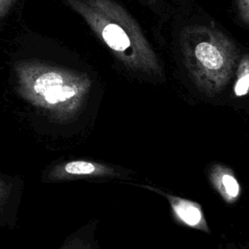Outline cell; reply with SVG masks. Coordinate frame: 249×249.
<instances>
[{
    "label": "cell",
    "mask_w": 249,
    "mask_h": 249,
    "mask_svg": "<svg viewBox=\"0 0 249 249\" xmlns=\"http://www.w3.org/2000/svg\"><path fill=\"white\" fill-rule=\"evenodd\" d=\"M19 96L56 123H70L84 109L92 87L83 72L36 59L14 66Z\"/></svg>",
    "instance_id": "6da1fadb"
},
{
    "label": "cell",
    "mask_w": 249,
    "mask_h": 249,
    "mask_svg": "<svg viewBox=\"0 0 249 249\" xmlns=\"http://www.w3.org/2000/svg\"><path fill=\"white\" fill-rule=\"evenodd\" d=\"M18 194V182L0 174V222H4V225L12 222V206Z\"/></svg>",
    "instance_id": "52a82bcc"
},
{
    "label": "cell",
    "mask_w": 249,
    "mask_h": 249,
    "mask_svg": "<svg viewBox=\"0 0 249 249\" xmlns=\"http://www.w3.org/2000/svg\"><path fill=\"white\" fill-rule=\"evenodd\" d=\"M210 185L228 204L235 203L242 195V188L233 170L228 165L215 162L207 167Z\"/></svg>",
    "instance_id": "8992f818"
},
{
    "label": "cell",
    "mask_w": 249,
    "mask_h": 249,
    "mask_svg": "<svg viewBox=\"0 0 249 249\" xmlns=\"http://www.w3.org/2000/svg\"><path fill=\"white\" fill-rule=\"evenodd\" d=\"M180 43L185 66L196 87L208 96L219 93L230 82L237 61L234 43L208 25L185 27Z\"/></svg>",
    "instance_id": "3957f363"
},
{
    "label": "cell",
    "mask_w": 249,
    "mask_h": 249,
    "mask_svg": "<svg viewBox=\"0 0 249 249\" xmlns=\"http://www.w3.org/2000/svg\"><path fill=\"white\" fill-rule=\"evenodd\" d=\"M236 9L239 18L249 25V0H236Z\"/></svg>",
    "instance_id": "30bf717a"
},
{
    "label": "cell",
    "mask_w": 249,
    "mask_h": 249,
    "mask_svg": "<svg viewBox=\"0 0 249 249\" xmlns=\"http://www.w3.org/2000/svg\"><path fill=\"white\" fill-rule=\"evenodd\" d=\"M141 187L164 196L169 203L172 216L179 224L206 233L211 232L202 207L197 202L167 194L158 188H154L148 185H141Z\"/></svg>",
    "instance_id": "5b68a950"
},
{
    "label": "cell",
    "mask_w": 249,
    "mask_h": 249,
    "mask_svg": "<svg viewBox=\"0 0 249 249\" xmlns=\"http://www.w3.org/2000/svg\"><path fill=\"white\" fill-rule=\"evenodd\" d=\"M127 177V171L124 168L87 160H73L69 161H62L49 168L45 174V179L52 182L79 178Z\"/></svg>",
    "instance_id": "277c9868"
},
{
    "label": "cell",
    "mask_w": 249,
    "mask_h": 249,
    "mask_svg": "<svg viewBox=\"0 0 249 249\" xmlns=\"http://www.w3.org/2000/svg\"><path fill=\"white\" fill-rule=\"evenodd\" d=\"M14 3L15 0H0V18H3L7 16Z\"/></svg>",
    "instance_id": "8fae6325"
},
{
    "label": "cell",
    "mask_w": 249,
    "mask_h": 249,
    "mask_svg": "<svg viewBox=\"0 0 249 249\" xmlns=\"http://www.w3.org/2000/svg\"><path fill=\"white\" fill-rule=\"evenodd\" d=\"M128 70L160 74L159 59L140 26L115 0H62Z\"/></svg>",
    "instance_id": "7a4b0ae2"
},
{
    "label": "cell",
    "mask_w": 249,
    "mask_h": 249,
    "mask_svg": "<svg viewBox=\"0 0 249 249\" xmlns=\"http://www.w3.org/2000/svg\"><path fill=\"white\" fill-rule=\"evenodd\" d=\"M229 249H234V248H229Z\"/></svg>",
    "instance_id": "7c38bea8"
},
{
    "label": "cell",
    "mask_w": 249,
    "mask_h": 249,
    "mask_svg": "<svg viewBox=\"0 0 249 249\" xmlns=\"http://www.w3.org/2000/svg\"><path fill=\"white\" fill-rule=\"evenodd\" d=\"M233 93L236 97L249 94V53H245L238 61L233 85Z\"/></svg>",
    "instance_id": "9c48e42d"
},
{
    "label": "cell",
    "mask_w": 249,
    "mask_h": 249,
    "mask_svg": "<svg viewBox=\"0 0 249 249\" xmlns=\"http://www.w3.org/2000/svg\"><path fill=\"white\" fill-rule=\"evenodd\" d=\"M96 222L89 223L72 235L68 236L59 249H97L94 239Z\"/></svg>",
    "instance_id": "ba28073f"
}]
</instances>
